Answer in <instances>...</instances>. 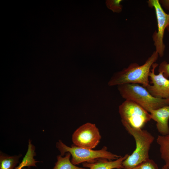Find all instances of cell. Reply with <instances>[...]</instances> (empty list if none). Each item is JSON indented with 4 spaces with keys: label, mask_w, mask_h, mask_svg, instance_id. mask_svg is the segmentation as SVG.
<instances>
[{
    "label": "cell",
    "mask_w": 169,
    "mask_h": 169,
    "mask_svg": "<svg viewBox=\"0 0 169 169\" xmlns=\"http://www.w3.org/2000/svg\"><path fill=\"white\" fill-rule=\"evenodd\" d=\"M158 64L154 63L149 74L152 85L148 84L145 88L153 97L161 99L169 98V79L165 77L162 71L158 74L155 73V69Z\"/></svg>",
    "instance_id": "obj_8"
},
{
    "label": "cell",
    "mask_w": 169,
    "mask_h": 169,
    "mask_svg": "<svg viewBox=\"0 0 169 169\" xmlns=\"http://www.w3.org/2000/svg\"><path fill=\"white\" fill-rule=\"evenodd\" d=\"M121 122L128 133L133 136L136 143L135 150L123 161L122 169H132L150 159L149 151L155 138L146 130L134 128L123 120Z\"/></svg>",
    "instance_id": "obj_2"
},
{
    "label": "cell",
    "mask_w": 169,
    "mask_h": 169,
    "mask_svg": "<svg viewBox=\"0 0 169 169\" xmlns=\"http://www.w3.org/2000/svg\"><path fill=\"white\" fill-rule=\"evenodd\" d=\"M101 138L99 130L95 124L89 122L79 126L72 136L74 145L92 149L99 144Z\"/></svg>",
    "instance_id": "obj_6"
},
{
    "label": "cell",
    "mask_w": 169,
    "mask_h": 169,
    "mask_svg": "<svg viewBox=\"0 0 169 169\" xmlns=\"http://www.w3.org/2000/svg\"><path fill=\"white\" fill-rule=\"evenodd\" d=\"M129 155L126 154L114 160L101 159L93 162H84L83 163V166L84 168L90 169H122V162Z\"/></svg>",
    "instance_id": "obj_10"
},
{
    "label": "cell",
    "mask_w": 169,
    "mask_h": 169,
    "mask_svg": "<svg viewBox=\"0 0 169 169\" xmlns=\"http://www.w3.org/2000/svg\"><path fill=\"white\" fill-rule=\"evenodd\" d=\"M149 6L155 10L157 22V31H155L152 35L156 51L160 57L163 56L165 46L163 43L165 30L169 25V13H166L158 0H149Z\"/></svg>",
    "instance_id": "obj_7"
},
{
    "label": "cell",
    "mask_w": 169,
    "mask_h": 169,
    "mask_svg": "<svg viewBox=\"0 0 169 169\" xmlns=\"http://www.w3.org/2000/svg\"><path fill=\"white\" fill-rule=\"evenodd\" d=\"M159 1L162 7L166 9L169 10V0H161Z\"/></svg>",
    "instance_id": "obj_17"
},
{
    "label": "cell",
    "mask_w": 169,
    "mask_h": 169,
    "mask_svg": "<svg viewBox=\"0 0 169 169\" xmlns=\"http://www.w3.org/2000/svg\"><path fill=\"white\" fill-rule=\"evenodd\" d=\"M121 0H107L106 4L107 8L114 12L120 13L122 10V6L120 4Z\"/></svg>",
    "instance_id": "obj_15"
},
{
    "label": "cell",
    "mask_w": 169,
    "mask_h": 169,
    "mask_svg": "<svg viewBox=\"0 0 169 169\" xmlns=\"http://www.w3.org/2000/svg\"><path fill=\"white\" fill-rule=\"evenodd\" d=\"M70 153H65V156L60 155L57 156V161L53 169H86L85 168L79 167L74 165L71 162Z\"/></svg>",
    "instance_id": "obj_13"
},
{
    "label": "cell",
    "mask_w": 169,
    "mask_h": 169,
    "mask_svg": "<svg viewBox=\"0 0 169 169\" xmlns=\"http://www.w3.org/2000/svg\"><path fill=\"white\" fill-rule=\"evenodd\" d=\"M56 146L61 156H64L68 152L70 153L72 156L71 161L75 165L84 162H94L101 159L114 160L121 156L108 151L107 148L105 146L97 150L81 147L74 144L69 147L60 140L56 143Z\"/></svg>",
    "instance_id": "obj_4"
},
{
    "label": "cell",
    "mask_w": 169,
    "mask_h": 169,
    "mask_svg": "<svg viewBox=\"0 0 169 169\" xmlns=\"http://www.w3.org/2000/svg\"><path fill=\"white\" fill-rule=\"evenodd\" d=\"M28 166L27 162L24 160H23L21 163L18 166H16L15 169H22V168Z\"/></svg>",
    "instance_id": "obj_18"
},
{
    "label": "cell",
    "mask_w": 169,
    "mask_h": 169,
    "mask_svg": "<svg viewBox=\"0 0 169 169\" xmlns=\"http://www.w3.org/2000/svg\"><path fill=\"white\" fill-rule=\"evenodd\" d=\"M22 155L10 156L0 151V169H15Z\"/></svg>",
    "instance_id": "obj_12"
},
{
    "label": "cell",
    "mask_w": 169,
    "mask_h": 169,
    "mask_svg": "<svg viewBox=\"0 0 169 169\" xmlns=\"http://www.w3.org/2000/svg\"><path fill=\"white\" fill-rule=\"evenodd\" d=\"M132 169H159V167L154 160L149 159L139 164Z\"/></svg>",
    "instance_id": "obj_14"
},
{
    "label": "cell",
    "mask_w": 169,
    "mask_h": 169,
    "mask_svg": "<svg viewBox=\"0 0 169 169\" xmlns=\"http://www.w3.org/2000/svg\"><path fill=\"white\" fill-rule=\"evenodd\" d=\"M151 119L156 122V127L158 132L162 136L169 134V105L151 110Z\"/></svg>",
    "instance_id": "obj_9"
},
{
    "label": "cell",
    "mask_w": 169,
    "mask_h": 169,
    "mask_svg": "<svg viewBox=\"0 0 169 169\" xmlns=\"http://www.w3.org/2000/svg\"><path fill=\"white\" fill-rule=\"evenodd\" d=\"M159 56L155 51L141 65L137 63L131 64L126 68L115 73L108 82L109 86L118 85L126 84H142L146 87L149 84V75L152 64L157 60Z\"/></svg>",
    "instance_id": "obj_1"
},
{
    "label": "cell",
    "mask_w": 169,
    "mask_h": 169,
    "mask_svg": "<svg viewBox=\"0 0 169 169\" xmlns=\"http://www.w3.org/2000/svg\"><path fill=\"white\" fill-rule=\"evenodd\" d=\"M156 142L159 146L161 157L169 169V134L165 136H158Z\"/></svg>",
    "instance_id": "obj_11"
},
{
    "label": "cell",
    "mask_w": 169,
    "mask_h": 169,
    "mask_svg": "<svg viewBox=\"0 0 169 169\" xmlns=\"http://www.w3.org/2000/svg\"></svg>",
    "instance_id": "obj_21"
},
{
    "label": "cell",
    "mask_w": 169,
    "mask_h": 169,
    "mask_svg": "<svg viewBox=\"0 0 169 169\" xmlns=\"http://www.w3.org/2000/svg\"><path fill=\"white\" fill-rule=\"evenodd\" d=\"M161 169H168L167 166L165 165H164L161 168Z\"/></svg>",
    "instance_id": "obj_19"
},
{
    "label": "cell",
    "mask_w": 169,
    "mask_h": 169,
    "mask_svg": "<svg viewBox=\"0 0 169 169\" xmlns=\"http://www.w3.org/2000/svg\"><path fill=\"white\" fill-rule=\"evenodd\" d=\"M28 167H28V168H26L25 167H24L23 169H29Z\"/></svg>",
    "instance_id": "obj_20"
},
{
    "label": "cell",
    "mask_w": 169,
    "mask_h": 169,
    "mask_svg": "<svg viewBox=\"0 0 169 169\" xmlns=\"http://www.w3.org/2000/svg\"><path fill=\"white\" fill-rule=\"evenodd\" d=\"M119 112L121 120L135 128L142 129L151 119L149 112L130 100H125L119 106Z\"/></svg>",
    "instance_id": "obj_5"
},
{
    "label": "cell",
    "mask_w": 169,
    "mask_h": 169,
    "mask_svg": "<svg viewBox=\"0 0 169 169\" xmlns=\"http://www.w3.org/2000/svg\"><path fill=\"white\" fill-rule=\"evenodd\" d=\"M166 29L169 32V25ZM158 71L162 72L164 76L166 78L169 77V63L165 61L162 62L159 66Z\"/></svg>",
    "instance_id": "obj_16"
},
{
    "label": "cell",
    "mask_w": 169,
    "mask_h": 169,
    "mask_svg": "<svg viewBox=\"0 0 169 169\" xmlns=\"http://www.w3.org/2000/svg\"><path fill=\"white\" fill-rule=\"evenodd\" d=\"M122 97L132 100L148 112L169 105V98L161 99L153 96L143 86L137 84H126L117 86Z\"/></svg>",
    "instance_id": "obj_3"
}]
</instances>
